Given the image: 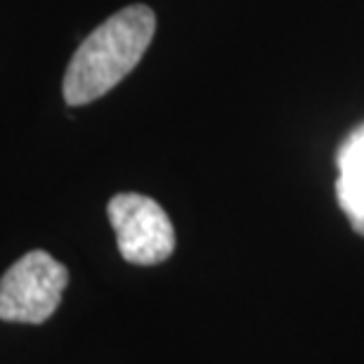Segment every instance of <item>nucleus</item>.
Masks as SVG:
<instances>
[{"label":"nucleus","mask_w":364,"mask_h":364,"mask_svg":"<svg viewBox=\"0 0 364 364\" xmlns=\"http://www.w3.org/2000/svg\"><path fill=\"white\" fill-rule=\"evenodd\" d=\"M156 17L147 5H130L112 14L71 57L62 92L69 107H83L116 88L147 53Z\"/></svg>","instance_id":"1"},{"label":"nucleus","mask_w":364,"mask_h":364,"mask_svg":"<svg viewBox=\"0 0 364 364\" xmlns=\"http://www.w3.org/2000/svg\"><path fill=\"white\" fill-rule=\"evenodd\" d=\"M69 270L48 251H28L0 279V319L41 324L60 308Z\"/></svg>","instance_id":"2"},{"label":"nucleus","mask_w":364,"mask_h":364,"mask_svg":"<svg viewBox=\"0 0 364 364\" xmlns=\"http://www.w3.org/2000/svg\"><path fill=\"white\" fill-rule=\"evenodd\" d=\"M107 213L123 260L133 265H159L173 256L176 230L154 199L123 192L109 201Z\"/></svg>","instance_id":"3"},{"label":"nucleus","mask_w":364,"mask_h":364,"mask_svg":"<svg viewBox=\"0 0 364 364\" xmlns=\"http://www.w3.org/2000/svg\"><path fill=\"white\" fill-rule=\"evenodd\" d=\"M338 201L358 235L364 237V128L341 151Z\"/></svg>","instance_id":"4"}]
</instances>
